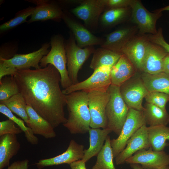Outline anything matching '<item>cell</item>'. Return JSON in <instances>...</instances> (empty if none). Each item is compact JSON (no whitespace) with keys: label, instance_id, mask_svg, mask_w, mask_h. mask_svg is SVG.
Segmentation results:
<instances>
[{"label":"cell","instance_id":"cell-1","mask_svg":"<svg viewBox=\"0 0 169 169\" xmlns=\"http://www.w3.org/2000/svg\"><path fill=\"white\" fill-rule=\"evenodd\" d=\"M13 77L27 105L54 129L66 122V95L60 88V74L53 65L34 69H17Z\"/></svg>","mask_w":169,"mask_h":169},{"label":"cell","instance_id":"cell-2","mask_svg":"<svg viewBox=\"0 0 169 169\" xmlns=\"http://www.w3.org/2000/svg\"><path fill=\"white\" fill-rule=\"evenodd\" d=\"M66 100L68 116L63 126L71 134L88 132L91 118L88 93L83 91L74 92L66 95Z\"/></svg>","mask_w":169,"mask_h":169},{"label":"cell","instance_id":"cell-3","mask_svg":"<svg viewBox=\"0 0 169 169\" xmlns=\"http://www.w3.org/2000/svg\"><path fill=\"white\" fill-rule=\"evenodd\" d=\"M51 49L40 62L41 67L44 68L49 64L53 65L59 72L61 77L60 84L65 89L72 84L66 68L67 60L63 37L60 34L52 36L50 42Z\"/></svg>","mask_w":169,"mask_h":169},{"label":"cell","instance_id":"cell-4","mask_svg":"<svg viewBox=\"0 0 169 169\" xmlns=\"http://www.w3.org/2000/svg\"><path fill=\"white\" fill-rule=\"evenodd\" d=\"M107 90L110 97L106 109L107 128L119 136L126 120L130 108L121 96L120 87L111 84Z\"/></svg>","mask_w":169,"mask_h":169},{"label":"cell","instance_id":"cell-5","mask_svg":"<svg viewBox=\"0 0 169 169\" xmlns=\"http://www.w3.org/2000/svg\"><path fill=\"white\" fill-rule=\"evenodd\" d=\"M65 46L68 75L72 84H74L79 82L78 75L79 69L95 49L94 46L80 48L70 31L68 38L65 41Z\"/></svg>","mask_w":169,"mask_h":169},{"label":"cell","instance_id":"cell-6","mask_svg":"<svg viewBox=\"0 0 169 169\" xmlns=\"http://www.w3.org/2000/svg\"><path fill=\"white\" fill-rule=\"evenodd\" d=\"M146 125L143 111L130 108L121 131L116 139L110 140L114 158L126 146L129 140L141 127Z\"/></svg>","mask_w":169,"mask_h":169},{"label":"cell","instance_id":"cell-7","mask_svg":"<svg viewBox=\"0 0 169 169\" xmlns=\"http://www.w3.org/2000/svg\"><path fill=\"white\" fill-rule=\"evenodd\" d=\"M112 68L107 66H101L95 70L88 78L63 89V92L67 95L79 91L87 93L94 90L107 91L111 84L110 73Z\"/></svg>","mask_w":169,"mask_h":169},{"label":"cell","instance_id":"cell-8","mask_svg":"<svg viewBox=\"0 0 169 169\" xmlns=\"http://www.w3.org/2000/svg\"><path fill=\"white\" fill-rule=\"evenodd\" d=\"M130 7L131 14L130 18L131 21L136 25L139 34H156V23L162 16V12L157 9L153 13L149 12L141 1L138 0H133Z\"/></svg>","mask_w":169,"mask_h":169},{"label":"cell","instance_id":"cell-9","mask_svg":"<svg viewBox=\"0 0 169 169\" xmlns=\"http://www.w3.org/2000/svg\"><path fill=\"white\" fill-rule=\"evenodd\" d=\"M88 97L91 118L90 127L107 128L106 109L110 97L108 90L92 91L88 93Z\"/></svg>","mask_w":169,"mask_h":169},{"label":"cell","instance_id":"cell-10","mask_svg":"<svg viewBox=\"0 0 169 169\" xmlns=\"http://www.w3.org/2000/svg\"><path fill=\"white\" fill-rule=\"evenodd\" d=\"M105 0H84L71 12L83 20L86 27L97 28L100 16L105 10Z\"/></svg>","mask_w":169,"mask_h":169},{"label":"cell","instance_id":"cell-11","mask_svg":"<svg viewBox=\"0 0 169 169\" xmlns=\"http://www.w3.org/2000/svg\"><path fill=\"white\" fill-rule=\"evenodd\" d=\"M120 88L122 98L130 108L144 110L142 100L149 92L141 77L128 80L120 86Z\"/></svg>","mask_w":169,"mask_h":169},{"label":"cell","instance_id":"cell-12","mask_svg":"<svg viewBox=\"0 0 169 169\" xmlns=\"http://www.w3.org/2000/svg\"><path fill=\"white\" fill-rule=\"evenodd\" d=\"M125 163L139 164L146 169H158L169 165V154L164 151H154L151 147L137 151Z\"/></svg>","mask_w":169,"mask_h":169},{"label":"cell","instance_id":"cell-13","mask_svg":"<svg viewBox=\"0 0 169 169\" xmlns=\"http://www.w3.org/2000/svg\"><path fill=\"white\" fill-rule=\"evenodd\" d=\"M50 43L43 44L38 50L27 54H15L12 58L6 59L0 58V64L13 67L17 69H30L33 67L35 69L41 68L39 65L42 58L49 52L48 49Z\"/></svg>","mask_w":169,"mask_h":169},{"label":"cell","instance_id":"cell-14","mask_svg":"<svg viewBox=\"0 0 169 169\" xmlns=\"http://www.w3.org/2000/svg\"><path fill=\"white\" fill-rule=\"evenodd\" d=\"M147 34L136 35L122 49L125 55L136 70L143 71L144 60L150 43Z\"/></svg>","mask_w":169,"mask_h":169},{"label":"cell","instance_id":"cell-15","mask_svg":"<svg viewBox=\"0 0 169 169\" xmlns=\"http://www.w3.org/2000/svg\"><path fill=\"white\" fill-rule=\"evenodd\" d=\"M62 19L70 29L80 48L101 45L104 43V39L93 34L87 28L64 12Z\"/></svg>","mask_w":169,"mask_h":169},{"label":"cell","instance_id":"cell-16","mask_svg":"<svg viewBox=\"0 0 169 169\" xmlns=\"http://www.w3.org/2000/svg\"><path fill=\"white\" fill-rule=\"evenodd\" d=\"M84 147L83 145L79 144L72 139L67 150L62 153L54 157L40 160L34 165L38 169L63 164L70 165L75 161L82 159Z\"/></svg>","mask_w":169,"mask_h":169},{"label":"cell","instance_id":"cell-17","mask_svg":"<svg viewBox=\"0 0 169 169\" xmlns=\"http://www.w3.org/2000/svg\"><path fill=\"white\" fill-rule=\"evenodd\" d=\"M151 147L148 137L146 125L139 129L128 141L126 146L115 158V164L120 165L125 163L126 160L137 151Z\"/></svg>","mask_w":169,"mask_h":169},{"label":"cell","instance_id":"cell-18","mask_svg":"<svg viewBox=\"0 0 169 169\" xmlns=\"http://www.w3.org/2000/svg\"><path fill=\"white\" fill-rule=\"evenodd\" d=\"M137 27H122L108 34L101 47L118 53L136 35Z\"/></svg>","mask_w":169,"mask_h":169},{"label":"cell","instance_id":"cell-19","mask_svg":"<svg viewBox=\"0 0 169 169\" xmlns=\"http://www.w3.org/2000/svg\"><path fill=\"white\" fill-rule=\"evenodd\" d=\"M36 4L34 11L28 21V23L33 22L52 20L59 21L62 19L64 12L56 4L48 0L31 1Z\"/></svg>","mask_w":169,"mask_h":169},{"label":"cell","instance_id":"cell-20","mask_svg":"<svg viewBox=\"0 0 169 169\" xmlns=\"http://www.w3.org/2000/svg\"><path fill=\"white\" fill-rule=\"evenodd\" d=\"M168 54L163 48L150 42L144 61L142 72L154 74L163 72L164 60Z\"/></svg>","mask_w":169,"mask_h":169},{"label":"cell","instance_id":"cell-21","mask_svg":"<svg viewBox=\"0 0 169 169\" xmlns=\"http://www.w3.org/2000/svg\"><path fill=\"white\" fill-rule=\"evenodd\" d=\"M136 69L124 54L112 67L110 73L111 84L120 87L133 76Z\"/></svg>","mask_w":169,"mask_h":169},{"label":"cell","instance_id":"cell-22","mask_svg":"<svg viewBox=\"0 0 169 169\" xmlns=\"http://www.w3.org/2000/svg\"><path fill=\"white\" fill-rule=\"evenodd\" d=\"M27 110L29 120L26 125L31 129L34 134L41 135L46 139L56 136L54 128L51 125L28 105H27Z\"/></svg>","mask_w":169,"mask_h":169},{"label":"cell","instance_id":"cell-23","mask_svg":"<svg viewBox=\"0 0 169 169\" xmlns=\"http://www.w3.org/2000/svg\"><path fill=\"white\" fill-rule=\"evenodd\" d=\"M20 147L16 135L0 136V169L9 166L10 159L17 154Z\"/></svg>","mask_w":169,"mask_h":169},{"label":"cell","instance_id":"cell-24","mask_svg":"<svg viewBox=\"0 0 169 169\" xmlns=\"http://www.w3.org/2000/svg\"><path fill=\"white\" fill-rule=\"evenodd\" d=\"M112 132L110 129L90 128L89 134L90 146L84 149L82 160L86 163L94 156H97L103 146L104 141Z\"/></svg>","mask_w":169,"mask_h":169},{"label":"cell","instance_id":"cell-25","mask_svg":"<svg viewBox=\"0 0 169 169\" xmlns=\"http://www.w3.org/2000/svg\"><path fill=\"white\" fill-rule=\"evenodd\" d=\"M141 78L149 92H160L169 96V74L163 72L154 74L142 72Z\"/></svg>","mask_w":169,"mask_h":169},{"label":"cell","instance_id":"cell-26","mask_svg":"<svg viewBox=\"0 0 169 169\" xmlns=\"http://www.w3.org/2000/svg\"><path fill=\"white\" fill-rule=\"evenodd\" d=\"M149 140L152 150L155 151H164L169 145V127L160 125L147 127Z\"/></svg>","mask_w":169,"mask_h":169},{"label":"cell","instance_id":"cell-27","mask_svg":"<svg viewBox=\"0 0 169 169\" xmlns=\"http://www.w3.org/2000/svg\"><path fill=\"white\" fill-rule=\"evenodd\" d=\"M131 14V7L110 8L102 13L100 20L104 27H112L126 21Z\"/></svg>","mask_w":169,"mask_h":169},{"label":"cell","instance_id":"cell-28","mask_svg":"<svg viewBox=\"0 0 169 169\" xmlns=\"http://www.w3.org/2000/svg\"><path fill=\"white\" fill-rule=\"evenodd\" d=\"M93 54L90 67L94 70L103 66L112 67L122 54L101 47L95 49Z\"/></svg>","mask_w":169,"mask_h":169},{"label":"cell","instance_id":"cell-29","mask_svg":"<svg viewBox=\"0 0 169 169\" xmlns=\"http://www.w3.org/2000/svg\"><path fill=\"white\" fill-rule=\"evenodd\" d=\"M143 111L146 122L150 126L167 125L169 123V114L166 110L146 102Z\"/></svg>","mask_w":169,"mask_h":169},{"label":"cell","instance_id":"cell-30","mask_svg":"<svg viewBox=\"0 0 169 169\" xmlns=\"http://www.w3.org/2000/svg\"><path fill=\"white\" fill-rule=\"evenodd\" d=\"M114 158L110 137L108 136L91 169H116L113 163Z\"/></svg>","mask_w":169,"mask_h":169},{"label":"cell","instance_id":"cell-31","mask_svg":"<svg viewBox=\"0 0 169 169\" xmlns=\"http://www.w3.org/2000/svg\"><path fill=\"white\" fill-rule=\"evenodd\" d=\"M0 104L5 105L13 113L20 117L26 123L29 120L27 112V104L23 95L19 93Z\"/></svg>","mask_w":169,"mask_h":169},{"label":"cell","instance_id":"cell-32","mask_svg":"<svg viewBox=\"0 0 169 169\" xmlns=\"http://www.w3.org/2000/svg\"><path fill=\"white\" fill-rule=\"evenodd\" d=\"M0 112L7 117L9 119L13 121L25 134L28 141L32 145H36L39 142L38 139L34 135L31 129L26 126L24 121L16 117L13 113L4 105L0 104Z\"/></svg>","mask_w":169,"mask_h":169},{"label":"cell","instance_id":"cell-33","mask_svg":"<svg viewBox=\"0 0 169 169\" xmlns=\"http://www.w3.org/2000/svg\"><path fill=\"white\" fill-rule=\"evenodd\" d=\"M19 93L18 86L13 76H5L0 80V101L8 100Z\"/></svg>","mask_w":169,"mask_h":169},{"label":"cell","instance_id":"cell-34","mask_svg":"<svg viewBox=\"0 0 169 169\" xmlns=\"http://www.w3.org/2000/svg\"><path fill=\"white\" fill-rule=\"evenodd\" d=\"M35 7L29 6L18 12L14 17L0 26L1 32L11 29L26 22L28 17L33 13Z\"/></svg>","mask_w":169,"mask_h":169},{"label":"cell","instance_id":"cell-35","mask_svg":"<svg viewBox=\"0 0 169 169\" xmlns=\"http://www.w3.org/2000/svg\"><path fill=\"white\" fill-rule=\"evenodd\" d=\"M145 98L146 102L166 110V105L169 101V96L167 95L158 92H149Z\"/></svg>","mask_w":169,"mask_h":169},{"label":"cell","instance_id":"cell-36","mask_svg":"<svg viewBox=\"0 0 169 169\" xmlns=\"http://www.w3.org/2000/svg\"><path fill=\"white\" fill-rule=\"evenodd\" d=\"M15 123L9 119L0 122V136L5 134L17 135L23 131L19 127L15 125Z\"/></svg>","mask_w":169,"mask_h":169},{"label":"cell","instance_id":"cell-37","mask_svg":"<svg viewBox=\"0 0 169 169\" xmlns=\"http://www.w3.org/2000/svg\"><path fill=\"white\" fill-rule=\"evenodd\" d=\"M147 35L150 42L160 46L169 54V44L164 38L162 29L161 28L158 29L157 33L156 34Z\"/></svg>","mask_w":169,"mask_h":169},{"label":"cell","instance_id":"cell-38","mask_svg":"<svg viewBox=\"0 0 169 169\" xmlns=\"http://www.w3.org/2000/svg\"><path fill=\"white\" fill-rule=\"evenodd\" d=\"M133 0H105L106 10L130 7Z\"/></svg>","mask_w":169,"mask_h":169},{"label":"cell","instance_id":"cell-39","mask_svg":"<svg viewBox=\"0 0 169 169\" xmlns=\"http://www.w3.org/2000/svg\"><path fill=\"white\" fill-rule=\"evenodd\" d=\"M17 69L13 67H8L0 64V80L4 76L7 75L14 76Z\"/></svg>","mask_w":169,"mask_h":169},{"label":"cell","instance_id":"cell-40","mask_svg":"<svg viewBox=\"0 0 169 169\" xmlns=\"http://www.w3.org/2000/svg\"><path fill=\"white\" fill-rule=\"evenodd\" d=\"M29 161L27 159L16 161L8 166L7 169H28Z\"/></svg>","mask_w":169,"mask_h":169},{"label":"cell","instance_id":"cell-41","mask_svg":"<svg viewBox=\"0 0 169 169\" xmlns=\"http://www.w3.org/2000/svg\"><path fill=\"white\" fill-rule=\"evenodd\" d=\"M85 163L82 159L75 161L69 165L71 169H87Z\"/></svg>","mask_w":169,"mask_h":169},{"label":"cell","instance_id":"cell-42","mask_svg":"<svg viewBox=\"0 0 169 169\" xmlns=\"http://www.w3.org/2000/svg\"><path fill=\"white\" fill-rule=\"evenodd\" d=\"M163 72L169 74V54L165 57L163 61Z\"/></svg>","mask_w":169,"mask_h":169},{"label":"cell","instance_id":"cell-43","mask_svg":"<svg viewBox=\"0 0 169 169\" xmlns=\"http://www.w3.org/2000/svg\"><path fill=\"white\" fill-rule=\"evenodd\" d=\"M130 166L132 169H146L142 166L137 164H130Z\"/></svg>","mask_w":169,"mask_h":169},{"label":"cell","instance_id":"cell-44","mask_svg":"<svg viewBox=\"0 0 169 169\" xmlns=\"http://www.w3.org/2000/svg\"><path fill=\"white\" fill-rule=\"evenodd\" d=\"M158 11L160 12H162V11H169V5L165 6L164 7L157 9Z\"/></svg>","mask_w":169,"mask_h":169},{"label":"cell","instance_id":"cell-45","mask_svg":"<svg viewBox=\"0 0 169 169\" xmlns=\"http://www.w3.org/2000/svg\"><path fill=\"white\" fill-rule=\"evenodd\" d=\"M158 169H169V165L164 166Z\"/></svg>","mask_w":169,"mask_h":169}]
</instances>
